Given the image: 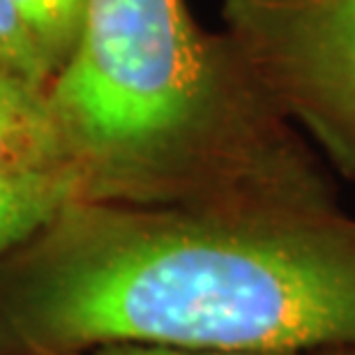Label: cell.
I'll use <instances>...</instances> for the list:
<instances>
[{
  "label": "cell",
  "mask_w": 355,
  "mask_h": 355,
  "mask_svg": "<svg viewBox=\"0 0 355 355\" xmlns=\"http://www.w3.org/2000/svg\"><path fill=\"white\" fill-rule=\"evenodd\" d=\"M224 17L268 104L355 178V0H226Z\"/></svg>",
  "instance_id": "cell-3"
},
{
  "label": "cell",
  "mask_w": 355,
  "mask_h": 355,
  "mask_svg": "<svg viewBox=\"0 0 355 355\" xmlns=\"http://www.w3.org/2000/svg\"><path fill=\"white\" fill-rule=\"evenodd\" d=\"M67 164L79 162L55 116L49 88L0 72V173Z\"/></svg>",
  "instance_id": "cell-4"
},
{
  "label": "cell",
  "mask_w": 355,
  "mask_h": 355,
  "mask_svg": "<svg viewBox=\"0 0 355 355\" xmlns=\"http://www.w3.org/2000/svg\"><path fill=\"white\" fill-rule=\"evenodd\" d=\"M137 342L307 353L355 344V219L335 203L81 198L0 282V346Z\"/></svg>",
  "instance_id": "cell-1"
},
{
  "label": "cell",
  "mask_w": 355,
  "mask_h": 355,
  "mask_svg": "<svg viewBox=\"0 0 355 355\" xmlns=\"http://www.w3.org/2000/svg\"><path fill=\"white\" fill-rule=\"evenodd\" d=\"M49 95L106 201H332L279 113L236 55L201 37L182 0H88Z\"/></svg>",
  "instance_id": "cell-2"
},
{
  "label": "cell",
  "mask_w": 355,
  "mask_h": 355,
  "mask_svg": "<svg viewBox=\"0 0 355 355\" xmlns=\"http://www.w3.org/2000/svg\"><path fill=\"white\" fill-rule=\"evenodd\" d=\"M55 72L72 58L79 44L88 0H12Z\"/></svg>",
  "instance_id": "cell-6"
},
{
  "label": "cell",
  "mask_w": 355,
  "mask_h": 355,
  "mask_svg": "<svg viewBox=\"0 0 355 355\" xmlns=\"http://www.w3.org/2000/svg\"><path fill=\"white\" fill-rule=\"evenodd\" d=\"M67 355H302V353H270V351H224V349H187V346L166 344H137V342H113L99 344L92 349L67 353Z\"/></svg>",
  "instance_id": "cell-8"
},
{
  "label": "cell",
  "mask_w": 355,
  "mask_h": 355,
  "mask_svg": "<svg viewBox=\"0 0 355 355\" xmlns=\"http://www.w3.org/2000/svg\"><path fill=\"white\" fill-rule=\"evenodd\" d=\"M0 72L24 76L44 88L58 74L12 0H0Z\"/></svg>",
  "instance_id": "cell-7"
},
{
  "label": "cell",
  "mask_w": 355,
  "mask_h": 355,
  "mask_svg": "<svg viewBox=\"0 0 355 355\" xmlns=\"http://www.w3.org/2000/svg\"><path fill=\"white\" fill-rule=\"evenodd\" d=\"M339 355H355V344L353 346H346V349H337Z\"/></svg>",
  "instance_id": "cell-9"
},
{
  "label": "cell",
  "mask_w": 355,
  "mask_h": 355,
  "mask_svg": "<svg viewBox=\"0 0 355 355\" xmlns=\"http://www.w3.org/2000/svg\"><path fill=\"white\" fill-rule=\"evenodd\" d=\"M81 198L99 196L92 175L79 164L0 173V257L31 243L67 205Z\"/></svg>",
  "instance_id": "cell-5"
}]
</instances>
